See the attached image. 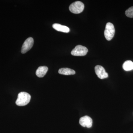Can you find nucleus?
<instances>
[{"instance_id": "obj_1", "label": "nucleus", "mask_w": 133, "mask_h": 133, "mask_svg": "<svg viewBox=\"0 0 133 133\" xmlns=\"http://www.w3.org/2000/svg\"><path fill=\"white\" fill-rule=\"evenodd\" d=\"M31 99V96L28 93L22 92L18 94L16 104L19 106H24L29 104Z\"/></svg>"}, {"instance_id": "obj_2", "label": "nucleus", "mask_w": 133, "mask_h": 133, "mask_svg": "<svg viewBox=\"0 0 133 133\" xmlns=\"http://www.w3.org/2000/svg\"><path fill=\"white\" fill-rule=\"evenodd\" d=\"M115 33V29L113 24L110 22L108 23L106 25L104 31V36L106 39L108 41L112 39Z\"/></svg>"}, {"instance_id": "obj_3", "label": "nucleus", "mask_w": 133, "mask_h": 133, "mask_svg": "<svg viewBox=\"0 0 133 133\" xmlns=\"http://www.w3.org/2000/svg\"><path fill=\"white\" fill-rule=\"evenodd\" d=\"M84 8V5L80 1H76L72 3L69 6V10L74 14H79L81 13Z\"/></svg>"}, {"instance_id": "obj_4", "label": "nucleus", "mask_w": 133, "mask_h": 133, "mask_svg": "<svg viewBox=\"0 0 133 133\" xmlns=\"http://www.w3.org/2000/svg\"><path fill=\"white\" fill-rule=\"evenodd\" d=\"M88 51L87 48L83 45H78L72 50L71 54L72 56H82L86 55Z\"/></svg>"}, {"instance_id": "obj_5", "label": "nucleus", "mask_w": 133, "mask_h": 133, "mask_svg": "<svg viewBox=\"0 0 133 133\" xmlns=\"http://www.w3.org/2000/svg\"><path fill=\"white\" fill-rule=\"evenodd\" d=\"M34 44V40L31 37H29L24 41L22 46L21 52L22 54H24L31 49L33 47Z\"/></svg>"}, {"instance_id": "obj_6", "label": "nucleus", "mask_w": 133, "mask_h": 133, "mask_svg": "<svg viewBox=\"0 0 133 133\" xmlns=\"http://www.w3.org/2000/svg\"><path fill=\"white\" fill-rule=\"evenodd\" d=\"M95 73L99 78L103 79L108 77V74L103 66L99 65H96L95 67Z\"/></svg>"}, {"instance_id": "obj_7", "label": "nucleus", "mask_w": 133, "mask_h": 133, "mask_svg": "<svg viewBox=\"0 0 133 133\" xmlns=\"http://www.w3.org/2000/svg\"><path fill=\"white\" fill-rule=\"evenodd\" d=\"M79 123L82 127L90 128L92 126V120L90 116H85L80 118Z\"/></svg>"}, {"instance_id": "obj_8", "label": "nucleus", "mask_w": 133, "mask_h": 133, "mask_svg": "<svg viewBox=\"0 0 133 133\" xmlns=\"http://www.w3.org/2000/svg\"><path fill=\"white\" fill-rule=\"evenodd\" d=\"M48 70V68L47 66H39L36 71V75L38 77H43L45 76Z\"/></svg>"}, {"instance_id": "obj_9", "label": "nucleus", "mask_w": 133, "mask_h": 133, "mask_svg": "<svg viewBox=\"0 0 133 133\" xmlns=\"http://www.w3.org/2000/svg\"><path fill=\"white\" fill-rule=\"evenodd\" d=\"M52 27L57 31H61L64 33H69L70 31V29L67 26H63L59 24L55 23L52 25Z\"/></svg>"}, {"instance_id": "obj_10", "label": "nucleus", "mask_w": 133, "mask_h": 133, "mask_svg": "<svg viewBox=\"0 0 133 133\" xmlns=\"http://www.w3.org/2000/svg\"><path fill=\"white\" fill-rule=\"evenodd\" d=\"M59 74L64 75H74L76 72L74 70L68 68H63L59 69L58 70Z\"/></svg>"}, {"instance_id": "obj_11", "label": "nucleus", "mask_w": 133, "mask_h": 133, "mask_svg": "<svg viewBox=\"0 0 133 133\" xmlns=\"http://www.w3.org/2000/svg\"><path fill=\"white\" fill-rule=\"evenodd\" d=\"M123 69L126 71L133 70V62L130 60H127L124 62L123 65Z\"/></svg>"}, {"instance_id": "obj_12", "label": "nucleus", "mask_w": 133, "mask_h": 133, "mask_svg": "<svg viewBox=\"0 0 133 133\" xmlns=\"http://www.w3.org/2000/svg\"><path fill=\"white\" fill-rule=\"evenodd\" d=\"M125 15L127 16L130 18L133 17V6L131 7L125 11Z\"/></svg>"}]
</instances>
